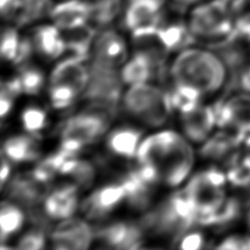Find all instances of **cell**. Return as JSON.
I'll return each instance as SVG.
<instances>
[{"mask_svg":"<svg viewBox=\"0 0 250 250\" xmlns=\"http://www.w3.org/2000/svg\"><path fill=\"white\" fill-rule=\"evenodd\" d=\"M135 158L138 165L156 167L164 185L177 188L188 179L193 168L194 151L186 136L164 129L141 142Z\"/></svg>","mask_w":250,"mask_h":250,"instance_id":"1","label":"cell"},{"mask_svg":"<svg viewBox=\"0 0 250 250\" xmlns=\"http://www.w3.org/2000/svg\"><path fill=\"white\" fill-rule=\"evenodd\" d=\"M229 70L216 51L190 46L178 53L169 74L173 83L194 88L204 98L220 92L229 83Z\"/></svg>","mask_w":250,"mask_h":250,"instance_id":"2","label":"cell"},{"mask_svg":"<svg viewBox=\"0 0 250 250\" xmlns=\"http://www.w3.org/2000/svg\"><path fill=\"white\" fill-rule=\"evenodd\" d=\"M195 42L217 47L237 38L235 21L226 0H207L192 8L188 20Z\"/></svg>","mask_w":250,"mask_h":250,"instance_id":"3","label":"cell"},{"mask_svg":"<svg viewBox=\"0 0 250 250\" xmlns=\"http://www.w3.org/2000/svg\"><path fill=\"white\" fill-rule=\"evenodd\" d=\"M141 224L145 230L177 242L186 231L196 225V211L181 190L147 213Z\"/></svg>","mask_w":250,"mask_h":250,"instance_id":"4","label":"cell"},{"mask_svg":"<svg viewBox=\"0 0 250 250\" xmlns=\"http://www.w3.org/2000/svg\"><path fill=\"white\" fill-rule=\"evenodd\" d=\"M122 101L127 113L151 127L163 126L173 112L168 92L149 83L129 86Z\"/></svg>","mask_w":250,"mask_h":250,"instance_id":"5","label":"cell"},{"mask_svg":"<svg viewBox=\"0 0 250 250\" xmlns=\"http://www.w3.org/2000/svg\"><path fill=\"white\" fill-rule=\"evenodd\" d=\"M112 113L108 110L92 106L69 118L61 132V148L78 155L83 147L96 143L105 134Z\"/></svg>","mask_w":250,"mask_h":250,"instance_id":"6","label":"cell"},{"mask_svg":"<svg viewBox=\"0 0 250 250\" xmlns=\"http://www.w3.org/2000/svg\"><path fill=\"white\" fill-rule=\"evenodd\" d=\"M227 176L220 169L208 168L195 173L184 188V192L196 211V225L215 211L227 198L224 187Z\"/></svg>","mask_w":250,"mask_h":250,"instance_id":"7","label":"cell"},{"mask_svg":"<svg viewBox=\"0 0 250 250\" xmlns=\"http://www.w3.org/2000/svg\"><path fill=\"white\" fill-rule=\"evenodd\" d=\"M89 73L90 78L83 97L90 102L91 106L105 109L114 114L120 100L123 98L122 88L124 83L121 77V70L90 61Z\"/></svg>","mask_w":250,"mask_h":250,"instance_id":"8","label":"cell"},{"mask_svg":"<svg viewBox=\"0 0 250 250\" xmlns=\"http://www.w3.org/2000/svg\"><path fill=\"white\" fill-rule=\"evenodd\" d=\"M166 0H127L123 22L132 38L157 33L163 25V8Z\"/></svg>","mask_w":250,"mask_h":250,"instance_id":"9","label":"cell"},{"mask_svg":"<svg viewBox=\"0 0 250 250\" xmlns=\"http://www.w3.org/2000/svg\"><path fill=\"white\" fill-rule=\"evenodd\" d=\"M95 236L86 221L69 217L62 220L53 230L52 246L59 250H86L91 246Z\"/></svg>","mask_w":250,"mask_h":250,"instance_id":"10","label":"cell"},{"mask_svg":"<svg viewBox=\"0 0 250 250\" xmlns=\"http://www.w3.org/2000/svg\"><path fill=\"white\" fill-rule=\"evenodd\" d=\"M127 59V45L119 32L111 29L98 33L92 44L90 61L119 68Z\"/></svg>","mask_w":250,"mask_h":250,"instance_id":"11","label":"cell"},{"mask_svg":"<svg viewBox=\"0 0 250 250\" xmlns=\"http://www.w3.org/2000/svg\"><path fill=\"white\" fill-rule=\"evenodd\" d=\"M144 231L145 229L141 223L134 224L127 222H114L101 227L96 233V236L108 247L134 250L143 247Z\"/></svg>","mask_w":250,"mask_h":250,"instance_id":"12","label":"cell"},{"mask_svg":"<svg viewBox=\"0 0 250 250\" xmlns=\"http://www.w3.org/2000/svg\"><path fill=\"white\" fill-rule=\"evenodd\" d=\"M166 62L144 51L135 50L133 57L123 65L121 77L128 86L149 83L154 78L164 76Z\"/></svg>","mask_w":250,"mask_h":250,"instance_id":"13","label":"cell"},{"mask_svg":"<svg viewBox=\"0 0 250 250\" xmlns=\"http://www.w3.org/2000/svg\"><path fill=\"white\" fill-rule=\"evenodd\" d=\"M181 127L185 136L190 142L202 144L212 135L217 126V115L215 104H202L189 112L180 114Z\"/></svg>","mask_w":250,"mask_h":250,"instance_id":"14","label":"cell"},{"mask_svg":"<svg viewBox=\"0 0 250 250\" xmlns=\"http://www.w3.org/2000/svg\"><path fill=\"white\" fill-rule=\"evenodd\" d=\"M45 186L38 181L32 173H20L11 178L7 184L8 196L12 202H16L21 207L28 208L31 213L35 212L40 203L44 202L47 194Z\"/></svg>","mask_w":250,"mask_h":250,"instance_id":"15","label":"cell"},{"mask_svg":"<svg viewBox=\"0 0 250 250\" xmlns=\"http://www.w3.org/2000/svg\"><path fill=\"white\" fill-rule=\"evenodd\" d=\"M217 126L250 132V96L236 95L224 102L215 104Z\"/></svg>","mask_w":250,"mask_h":250,"instance_id":"16","label":"cell"},{"mask_svg":"<svg viewBox=\"0 0 250 250\" xmlns=\"http://www.w3.org/2000/svg\"><path fill=\"white\" fill-rule=\"evenodd\" d=\"M78 190L77 185L67 184L48 192L43 202V212L46 217L55 221L73 217L79 207Z\"/></svg>","mask_w":250,"mask_h":250,"instance_id":"17","label":"cell"},{"mask_svg":"<svg viewBox=\"0 0 250 250\" xmlns=\"http://www.w3.org/2000/svg\"><path fill=\"white\" fill-rule=\"evenodd\" d=\"M123 201L125 192L122 185L110 184L99 188L84 200L83 209L91 220H101L112 213Z\"/></svg>","mask_w":250,"mask_h":250,"instance_id":"18","label":"cell"},{"mask_svg":"<svg viewBox=\"0 0 250 250\" xmlns=\"http://www.w3.org/2000/svg\"><path fill=\"white\" fill-rule=\"evenodd\" d=\"M84 61L69 56L55 66L50 76V83H62L76 89L83 95L88 86L90 73Z\"/></svg>","mask_w":250,"mask_h":250,"instance_id":"19","label":"cell"},{"mask_svg":"<svg viewBox=\"0 0 250 250\" xmlns=\"http://www.w3.org/2000/svg\"><path fill=\"white\" fill-rule=\"evenodd\" d=\"M50 18L62 31L76 29L90 22V8L86 0H65L54 4Z\"/></svg>","mask_w":250,"mask_h":250,"instance_id":"20","label":"cell"},{"mask_svg":"<svg viewBox=\"0 0 250 250\" xmlns=\"http://www.w3.org/2000/svg\"><path fill=\"white\" fill-rule=\"evenodd\" d=\"M34 50L43 59L56 60L67 52L66 41L62 30L55 24H42L33 30Z\"/></svg>","mask_w":250,"mask_h":250,"instance_id":"21","label":"cell"},{"mask_svg":"<svg viewBox=\"0 0 250 250\" xmlns=\"http://www.w3.org/2000/svg\"><path fill=\"white\" fill-rule=\"evenodd\" d=\"M120 184L125 192V201L132 208L145 211L150 207L155 186L146 181L137 169L124 175Z\"/></svg>","mask_w":250,"mask_h":250,"instance_id":"22","label":"cell"},{"mask_svg":"<svg viewBox=\"0 0 250 250\" xmlns=\"http://www.w3.org/2000/svg\"><path fill=\"white\" fill-rule=\"evenodd\" d=\"M246 135L247 133L235 128H222V131L213 134L202 143L200 154L205 158L221 159L242 144L246 140Z\"/></svg>","mask_w":250,"mask_h":250,"instance_id":"23","label":"cell"},{"mask_svg":"<svg viewBox=\"0 0 250 250\" xmlns=\"http://www.w3.org/2000/svg\"><path fill=\"white\" fill-rule=\"evenodd\" d=\"M2 156L12 164L35 162L41 156V148L35 135H13L3 143Z\"/></svg>","mask_w":250,"mask_h":250,"instance_id":"24","label":"cell"},{"mask_svg":"<svg viewBox=\"0 0 250 250\" xmlns=\"http://www.w3.org/2000/svg\"><path fill=\"white\" fill-rule=\"evenodd\" d=\"M143 141L140 129L131 126H123L114 129L106 138L108 149L115 156L132 159L136 157V153Z\"/></svg>","mask_w":250,"mask_h":250,"instance_id":"25","label":"cell"},{"mask_svg":"<svg viewBox=\"0 0 250 250\" xmlns=\"http://www.w3.org/2000/svg\"><path fill=\"white\" fill-rule=\"evenodd\" d=\"M64 34L67 52H70V56L87 62L90 59L93 41L97 35V31L88 23L79 28L62 31Z\"/></svg>","mask_w":250,"mask_h":250,"instance_id":"26","label":"cell"},{"mask_svg":"<svg viewBox=\"0 0 250 250\" xmlns=\"http://www.w3.org/2000/svg\"><path fill=\"white\" fill-rule=\"evenodd\" d=\"M157 35L159 41L169 53L184 51L195 42L188 23L186 24L182 22H172L169 24L163 23Z\"/></svg>","mask_w":250,"mask_h":250,"instance_id":"27","label":"cell"},{"mask_svg":"<svg viewBox=\"0 0 250 250\" xmlns=\"http://www.w3.org/2000/svg\"><path fill=\"white\" fill-rule=\"evenodd\" d=\"M25 222V214L19 205L12 201H3L0 211V235L1 245L20 231Z\"/></svg>","mask_w":250,"mask_h":250,"instance_id":"28","label":"cell"},{"mask_svg":"<svg viewBox=\"0 0 250 250\" xmlns=\"http://www.w3.org/2000/svg\"><path fill=\"white\" fill-rule=\"evenodd\" d=\"M167 92L172 110L180 114L195 109L203 99V96L196 89L182 83H173V86Z\"/></svg>","mask_w":250,"mask_h":250,"instance_id":"29","label":"cell"},{"mask_svg":"<svg viewBox=\"0 0 250 250\" xmlns=\"http://www.w3.org/2000/svg\"><path fill=\"white\" fill-rule=\"evenodd\" d=\"M53 8L54 4L52 0H22L15 21L19 26L32 24L50 17Z\"/></svg>","mask_w":250,"mask_h":250,"instance_id":"30","label":"cell"},{"mask_svg":"<svg viewBox=\"0 0 250 250\" xmlns=\"http://www.w3.org/2000/svg\"><path fill=\"white\" fill-rule=\"evenodd\" d=\"M90 8V21L98 26H106L122 10V0H86Z\"/></svg>","mask_w":250,"mask_h":250,"instance_id":"31","label":"cell"},{"mask_svg":"<svg viewBox=\"0 0 250 250\" xmlns=\"http://www.w3.org/2000/svg\"><path fill=\"white\" fill-rule=\"evenodd\" d=\"M227 180L235 187H247L250 185V153L246 155L235 154L229 159L227 169Z\"/></svg>","mask_w":250,"mask_h":250,"instance_id":"32","label":"cell"},{"mask_svg":"<svg viewBox=\"0 0 250 250\" xmlns=\"http://www.w3.org/2000/svg\"><path fill=\"white\" fill-rule=\"evenodd\" d=\"M240 212L239 202L234 198H226L220 208L205 216L199 225L202 226H220L226 225L237 218Z\"/></svg>","mask_w":250,"mask_h":250,"instance_id":"33","label":"cell"},{"mask_svg":"<svg viewBox=\"0 0 250 250\" xmlns=\"http://www.w3.org/2000/svg\"><path fill=\"white\" fill-rule=\"evenodd\" d=\"M18 77H19L21 83L22 93L24 95H39L45 84V77H44L43 71L38 67L28 64L20 67V73Z\"/></svg>","mask_w":250,"mask_h":250,"instance_id":"34","label":"cell"},{"mask_svg":"<svg viewBox=\"0 0 250 250\" xmlns=\"http://www.w3.org/2000/svg\"><path fill=\"white\" fill-rule=\"evenodd\" d=\"M48 118L45 110L38 105H29L21 113V124L26 133L37 135L47 126Z\"/></svg>","mask_w":250,"mask_h":250,"instance_id":"35","label":"cell"},{"mask_svg":"<svg viewBox=\"0 0 250 250\" xmlns=\"http://www.w3.org/2000/svg\"><path fill=\"white\" fill-rule=\"evenodd\" d=\"M80 93L73 87L62 83H50L48 98L55 110H65L74 104Z\"/></svg>","mask_w":250,"mask_h":250,"instance_id":"36","label":"cell"},{"mask_svg":"<svg viewBox=\"0 0 250 250\" xmlns=\"http://www.w3.org/2000/svg\"><path fill=\"white\" fill-rule=\"evenodd\" d=\"M96 172V168L90 162L77 157L67 176L70 177L74 180V184L79 188L88 189L95 181Z\"/></svg>","mask_w":250,"mask_h":250,"instance_id":"37","label":"cell"},{"mask_svg":"<svg viewBox=\"0 0 250 250\" xmlns=\"http://www.w3.org/2000/svg\"><path fill=\"white\" fill-rule=\"evenodd\" d=\"M20 43L21 38L16 28L12 26L4 28L1 34V47H0L2 60L13 62L19 51Z\"/></svg>","mask_w":250,"mask_h":250,"instance_id":"38","label":"cell"},{"mask_svg":"<svg viewBox=\"0 0 250 250\" xmlns=\"http://www.w3.org/2000/svg\"><path fill=\"white\" fill-rule=\"evenodd\" d=\"M46 245L45 231L42 227L26 231L18 239L16 248L22 250H41Z\"/></svg>","mask_w":250,"mask_h":250,"instance_id":"39","label":"cell"},{"mask_svg":"<svg viewBox=\"0 0 250 250\" xmlns=\"http://www.w3.org/2000/svg\"><path fill=\"white\" fill-rule=\"evenodd\" d=\"M178 245L177 247L182 250H198L202 249L205 246V237L204 235L198 230H191L188 231L181 236V237L177 240Z\"/></svg>","mask_w":250,"mask_h":250,"instance_id":"40","label":"cell"},{"mask_svg":"<svg viewBox=\"0 0 250 250\" xmlns=\"http://www.w3.org/2000/svg\"><path fill=\"white\" fill-rule=\"evenodd\" d=\"M223 250H250V237L242 235L229 236L216 246Z\"/></svg>","mask_w":250,"mask_h":250,"instance_id":"41","label":"cell"},{"mask_svg":"<svg viewBox=\"0 0 250 250\" xmlns=\"http://www.w3.org/2000/svg\"><path fill=\"white\" fill-rule=\"evenodd\" d=\"M34 51L35 50H34L32 39L28 38V37L21 38L19 51H18V54H17L16 59H15V61H13L12 64L16 66H20V67L26 65L31 57H32Z\"/></svg>","mask_w":250,"mask_h":250,"instance_id":"42","label":"cell"},{"mask_svg":"<svg viewBox=\"0 0 250 250\" xmlns=\"http://www.w3.org/2000/svg\"><path fill=\"white\" fill-rule=\"evenodd\" d=\"M229 9L234 21L250 19V0H231Z\"/></svg>","mask_w":250,"mask_h":250,"instance_id":"43","label":"cell"},{"mask_svg":"<svg viewBox=\"0 0 250 250\" xmlns=\"http://www.w3.org/2000/svg\"><path fill=\"white\" fill-rule=\"evenodd\" d=\"M22 4V0H0V12L4 20H15Z\"/></svg>","mask_w":250,"mask_h":250,"instance_id":"44","label":"cell"},{"mask_svg":"<svg viewBox=\"0 0 250 250\" xmlns=\"http://www.w3.org/2000/svg\"><path fill=\"white\" fill-rule=\"evenodd\" d=\"M15 99L16 97L1 89V92H0V115H1V120H6L7 115L10 113Z\"/></svg>","mask_w":250,"mask_h":250,"instance_id":"45","label":"cell"},{"mask_svg":"<svg viewBox=\"0 0 250 250\" xmlns=\"http://www.w3.org/2000/svg\"><path fill=\"white\" fill-rule=\"evenodd\" d=\"M235 30L239 39L250 40V19L235 21Z\"/></svg>","mask_w":250,"mask_h":250,"instance_id":"46","label":"cell"},{"mask_svg":"<svg viewBox=\"0 0 250 250\" xmlns=\"http://www.w3.org/2000/svg\"><path fill=\"white\" fill-rule=\"evenodd\" d=\"M11 163L2 156L1 160V172H0V179H1V188L4 189V187L8 184V181L11 179Z\"/></svg>","mask_w":250,"mask_h":250,"instance_id":"47","label":"cell"},{"mask_svg":"<svg viewBox=\"0 0 250 250\" xmlns=\"http://www.w3.org/2000/svg\"><path fill=\"white\" fill-rule=\"evenodd\" d=\"M173 1L177 2L178 4H181V6H195V4H199L203 1H207V0H173Z\"/></svg>","mask_w":250,"mask_h":250,"instance_id":"48","label":"cell"}]
</instances>
